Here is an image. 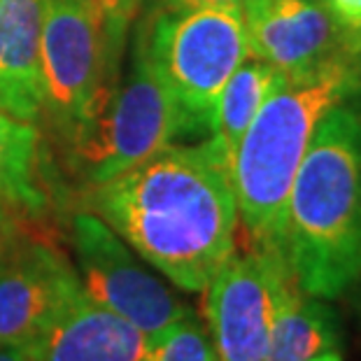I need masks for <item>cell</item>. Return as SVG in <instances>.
Returning <instances> with one entry per match:
<instances>
[{"label":"cell","instance_id":"5","mask_svg":"<svg viewBox=\"0 0 361 361\" xmlns=\"http://www.w3.org/2000/svg\"><path fill=\"white\" fill-rule=\"evenodd\" d=\"M178 135H182L180 110L149 56L142 21H137L130 71L73 145L75 168L84 184L94 187L154 157Z\"/></svg>","mask_w":361,"mask_h":361},{"label":"cell","instance_id":"23","mask_svg":"<svg viewBox=\"0 0 361 361\" xmlns=\"http://www.w3.org/2000/svg\"><path fill=\"white\" fill-rule=\"evenodd\" d=\"M357 61H359V68H361V42H359V54H357Z\"/></svg>","mask_w":361,"mask_h":361},{"label":"cell","instance_id":"4","mask_svg":"<svg viewBox=\"0 0 361 361\" xmlns=\"http://www.w3.org/2000/svg\"><path fill=\"white\" fill-rule=\"evenodd\" d=\"M140 21L149 56L180 110L182 135L203 133L221 89L250 56L243 10L217 5L145 10Z\"/></svg>","mask_w":361,"mask_h":361},{"label":"cell","instance_id":"22","mask_svg":"<svg viewBox=\"0 0 361 361\" xmlns=\"http://www.w3.org/2000/svg\"><path fill=\"white\" fill-rule=\"evenodd\" d=\"M312 361H343V357H341V350H334V352H324V355L314 357Z\"/></svg>","mask_w":361,"mask_h":361},{"label":"cell","instance_id":"2","mask_svg":"<svg viewBox=\"0 0 361 361\" xmlns=\"http://www.w3.org/2000/svg\"><path fill=\"white\" fill-rule=\"evenodd\" d=\"M282 257L308 296H343L361 280V107H331L298 166Z\"/></svg>","mask_w":361,"mask_h":361},{"label":"cell","instance_id":"19","mask_svg":"<svg viewBox=\"0 0 361 361\" xmlns=\"http://www.w3.org/2000/svg\"><path fill=\"white\" fill-rule=\"evenodd\" d=\"M326 10L334 14V19L348 33L355 37L357 44L361 42V0H322Z\"/></svg>","mask_w":361,"mask_h":361},{"label":"cell","instance_id":"17","mask_svg":"<svg viewBox=\"0 0 361 361\" xmlns=\"http://www.w3.org/2000/svg\"><path fill=\"white\" fill-rule=\"evenodd\" d=\"M96 10L103 26V47H105V84L107 91L117 89L119 84V68L124 59L128 30L133 19L137 17L142 0H89Z\"/></svg>","mask_w":361,"mask_h":361},{"label":"cell","instance_id":"15","mask_svg":"<svg viewBox=\"0 0 361 361\" xmlns=\"http://www.w3.org/2000/svg\"><path fill=\"white\" fill-rule=\"evenodd\" d=\"M37 128L0 105V201L35 210L42 203L37 187Z\"/></svg>","mask_w":361,"mask_h":361},{"label":"cell","instance_id":"20","mask_svg":"<svg viewBox=\"0 0 361 361\" xmlns=\"http://www.w3.org/2000/svg\"><path fill=\"white\" fill-rule=\"evenodd\" d=\"M145 10H173V7H203V5H217V7H238L243 10L247 0H142Z\"/></svg>","mask_w":361,"mask_h":361},{"label":"cell","instance_id":"16","mask_svg":"<svg viewBox=\"0 0 361 361\" xmlns=\"http://www.w3.org/2000/svg\"><path fill=\"white\" fill-rule=\"evenodd\" d=\"M142 361H219L214 355L210 336L198 324L194 314L173 322L149 336L147 352Z\"/></svg>","mask_w":361,"mask_h":361},{"label":"cell","instance_id":"24","mask_svg":"<svg viewBox=\"0 0 361 361\" xmlns=\"http://www.w3.org/2000/svg\"><path fill=\"white\" fill-rule=\"evenodd\" d=\"M30 361H33V359H30Z\"/></svg>","mask_w":361,"mask_h":361},{"label":"cell","instance_id":"21","mask_svg":"<svg viewBox=\"0 0 361 361\" xmlns=\"http://www.w3.org/2000/svg\"><path fill=\"white\" fill-rule=\"evenodd\" d=\"M0 361H30V350L26 345L0 343Z\"/></svg>","mask_w":361,"mask_h":361},{"label":"cell","instance_id":"8","mask_svg":"<svg viewBox=\"0 0 361 361\" xmlns=\"http://www.w3.org/2000/svg\"><path fill=\"white\" fill-rule=\"evenodd\" d=\"M291 273L282 257L233 252L205 287L210 341L219 361H266L282 291Z\"/></svg>","mask_w":361,"mask_h":361},{"label":"cell","instance_id":"11","mask_svg":"<svg viewBox=\"0 0 361 361\" xmlns=\"http://www.w3.org/2000/svg\"><path fill=\"white\" fill-rule=\"evenodd\" d=\"M149 336L80 289L30 345L33 361H142Z\"/></svg>","mask_w":361,"mask_h":361},{"label":"cell","instance_id":"3","mask_svg":"<svg viewBox=\"0 0 361 361\" xmlns=\"http://www.w3.org/2000/svg\"><path fill=\"white\" fill-rule=\"evenodd\" d=\"M359 96L361 68L341 66L305 80L284 78L259 107L228 168L247 247L282 257L289 194L314 128L331 107Z\"/></svg>","mask_w":361,"mask_h":361},{"label":"cell","instance_id":"13","mask_svg":"<svg viewBox=\"0 0 361 361\" xmlns=\"http://www.w3.org/2000/svg\"><path fill=\"white\" fill-rule=\"evenodd\" d=\"M341 317L324 298L308 296L291 278L275 312L266 361H312L341 350Z\"/></svg>","mask_w":361,"mask_h":361},{"label":"cell","instance_id":"12","mask_svg":"<svg viewBox=\"0 0 361 361\" xmlns=\"http://www.w3.org/2000/svg\"><path fill=\"white\" fill-rule=\"evenodd\" d=\"M40 37L42 0H0V105L24 121L44 112Z\"/></svg>","mask_w":361,"mask_h":361},{"label":"cell","instance_id":"9","mask_svg":"<svg viewBox=\"0 0 361 361\" xmlns=\"http://www.w3.org/2000/svg\"><path fill=\"white\" fill-rule=\"evenodd\" d=\"M250 56L287 80L359 66V44L322 0H247L243 7Z\"/></svg>","mask_w":361,"mask_h":361},{"label":"cell","instance_id":"6","mask_svg":"<svg viewBox=\"0 0 361 361\" xmlns=\"http://www.w3.org/2000/svg\"><path fill=\"white\" fill-rule=\"evenodd\" d=\"M40 63L44 112L73 147L110 98L103 26L89 0H42Z\"/></svg>","mask_w":361,"mask_h":361},{"label":"cell","instance_id":"14","mask_svg":"<svg viewBox=\"0 0 361 361\" xmlns=\"http://www.w3.org/2000/svg\"><path fill=\"white\" fill-rule=\"evenodd\" d=\"M284 80L273 66L255 56H247L243 66L231 75L226 87L214 103L210 117V147L221 159V164L231 168L233 154L240 145L245 130L255 121L259 107L273 94L275 87Z\"/></svg>","mask_w":361,"mask_h":361},{"label":"cell","instance_id":"10","mask_svg":"<svg viewBox=\"0 0 361 361\" xmlns=\"http://www.w3.org/2000/svg\"><path fill=\"white\" fill-rule=\"evenodd\" d=\"M80 289L78 273L59 250L21 240L0 271V343L30 348Z\"/></svg>","mask_w":361,"mask_h":361},{"label":"cell","instance_id":"7","mask_svg":"<svg viewBox=\"0 0 361 361\" xmlns=\"http://www.w3.org/2000/svg\"><path fill=\"white\" fill-rule=\"evenodd\" d=\"M71 240L78 280L91 301L124 317L147 336L189 317L191 308L94 212H75Z\"/></svg>","mask_w":361,"mask_h":361},{"label":"cell","instance_id":"1","mask_svg":"<svg viewBox=\"0 0 361 361\" xmlns=\"http://www.w3.org/2000/svg\"><path fill=\"white\" fill-rule=\"evenodd\" d=\"M84 201L145 264L184 291H205L238 250L231 175L210 142L168 145L89 187Z\"/></svg>","mask_w":361,"mask_h":361},{"label":"cell","instance_id":"18","mask_svg":"<svg viewBox=\"0 0 361 361\" xmlns=\"http://www.w3.org/2000/svg\"><path fill=\"white\" fill-rule=\"evenodd\" d=\"M19 245H21V235H19L17 219L12 214V207L10 203L0 201V271L12 259Z\"/></svg>","mask_w":361,"mask_h":361}]
</instances>
